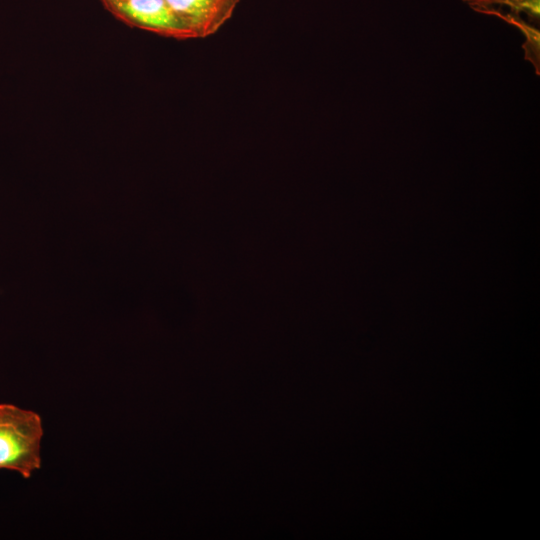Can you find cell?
I'll list each match as a JSON object with an SVG mask.
<instances>
[{
  "label": "cell",
  "mask_w": 540,
  "mask_h": 540,
  "mask_svg": "<svg viewBox=\"0 0 540 540\" xmlns=\"http://www.w3.org/2000/svg\"><path fill=\"white\" fill-rule=\"evenodd\" d=\"M43 422L38 413L14 404H0V469L28 479L41 467Z\"/></svg>",
  "instance_id": "obj_1"
},
{
  "label": "cell",
  "mask_w": 540,
  "mask_h": 540,
  "mask_svg": "<svg viewBox=\"0 0 540 540\" xmlns=\"http://www.w3.org/2000/svg\"><path fill=\"white\" fill-rule=\"evenodd\" d=\"M115 16L166 37L194 38L166 0H102Z\"/></svg>",
  "instance_id": "obj_2"
},
{
  "label": "cell",
  "mask_w": 540,
  "mask_h": 540,
  "mask_svg": "<svg viewBox=\"0 0 540 540\" xmlns=\"http://www.w3.org/2000/svg\"><path fill=\"white\" fill-rule=\"evenodd\" d=\"M194 38L218 32L233 16L240 0H166Z\"/></svg>",
  "instance_id": "obj_3"
}]
</instances>
